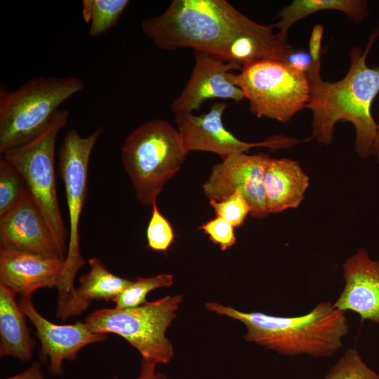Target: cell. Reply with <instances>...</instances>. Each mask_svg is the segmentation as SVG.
<instances>
[{"instance_id":"5b68a950","label":"cell","mask_w":379,"mask_h":379,"mask_svg":"<svg viewBox=\"0 0 379 379\" xmlns=\"http://www.w3.org/2000/svg\"><path fill=\"white\" fill-rule=\"evenodd\" d=\"M188 153L178 130L164 119L147 121L125 138L121 159L141 204L157 201Z\"/></svg>"},{"instance_id":"e0dca14e","label":"cell","mask_w":379,"mask_h":379,"mask_svg":"<svg viewBox=\"0 0 379 379\" xmlns=\"http://www.w3.org/2000/svg\"><path fill=\"white\" fill-rule=\"evenodd\" d=\"M310 178L293 160L270 159L264 175L269 214L297 208L304 199Z\"/></svg>"},{"instance_id":"9a60e30c","label":"cell","mask_w":379,"mask_h":379,"mask_svg":"<svg viewBox=\"0 0 379 379\" xmlns=\"http://www.w3.org/2000/svg\"><path fill=\"white\" fill-rule=\"evenodd\" d=\"M345 286L333 305L379 324V261L359 249L343 265Z\"/></svg>"},{"instance_id":"1f68e13d","label":"cell","mask_w":379,"mask_h":379,"mask_svg":"<svg viewBox=\"0 0 379 379\" xmlns=\"http://www.w3.org/2000/svg\"><path fill=\"white\" fill-rule=\"evenodd\" d=\"M371 155H373L379 164V125L378 126L377 133L373 143Z\"/></svg>"},{"instance_id":"7402d4cb","label":"cell","mask_w":379,"mask_h":379,"mask_svg":"<svg viewBox=\"0 0 379 379\" xmlns=\"http://www.w3.org/2000/svg\"><path fill=\"white\" fill-rule=\"evenodd\" d=\"M31 194L19 171L3 156L0 158V217Z\"/></svg>"},{"instance_id":"277c9868","label":"cell","mask_w":379,"mask_h":379,"mask_svg":"<svg viewBox=\"0 0 379 379\" xmlns=\"http://www.w3.org/2000/svg\"><path fill=\"white\" fill-rule=\"evenodd\" d=\"M84 88V81L75 77H34L13 91L1 84V154L41 134L59 107Z\"/></svg>"},{"instance_id":"83f0119b","label":"cell","mask_w":379,"mask_h":379,"mask_svg":"<svg viewBox=\"0 0 379 379\" xmlns=\"http://www.w3.org/2000/svg\"><path fill=\"white\" fill-rule=\"evenodd\" d=\"M287 64L295 70L307 74L313 64V60L309 53L294 50L288 56Z\"/></svg>"},{"instance_id":"52a82bcc","label":"cell","mask_w":379,"mask_h":379,"mask_svg":"<svg viewBox=\"0 0 379 379\" xmlns=\"http://www.w3.org/2000/svg\"><path fill=\"white\" fill-rule=\"evenodd\" d=\"M102 131L100 126L82 137L77 129H72L67 132L60 147L58 170L65 186L70 227L64 267L57 287V307L60 309L74 300V280L85 264L79 249V222L87 197L89 159Z\"/></svg>"},{"instance_id":"ffe728a7","label":"cell","mask_w":379,"mask_h":379,"mask_svg":"<svg viewBox=\"0 0 379 379\" xmlns=\"http://www.w3.org/2000/svg\"><path fill=\"white\" fill-rule=\"evenodd\" d=\"M368 4L365 0H294L281 9L277 15L280 20L272 25L287 34L295 22L324 10L341 11L351 20L361 22L369 15Z\"/></svg>"},{"instance_id":"cb8c5ba5","label":"cell","mask_w":379,"mask_h":379,"mask_svg":"<svg viewBox=\"0 0 379 379\" xmlns=\"http://www.w3.org/2000/svg\"><path fill=\"white\" fill-rule=\"evenodd\" d=\"M323 379H379L356 349H347Z\"/></svg>"},{"instance_id":"8fae6325","label":"cell","mask_w":379,"mask_h":379,"mask_svg":"<svg viewBox=\"0 0 379 379\" xmlns=\"http://www.w3.org/2000/svg\"><path fill=\"white\" fill-rule=\"evenodd\" d=\"M270 160L265 153L228 156L213 167L203 185L205 196L210 201H220L240 190L250 205V215L255 218L267 217L264 175Z\"/></svg>"},{"instance_id":"ac0fdd59","label":"cell","mask_w":379,"mask_h":379,"mask_svg":"<svg viewBox=\"0 0 379 379\" xmlns=\"http://www.w3.org/2000/svg\"><path fill=\"white\" fill-rule=\"evenodd\" d=\"M16 295L0 283V356L29 361L36 342L30 336Z\"/></svg>"},{"instance_id":"603a6c76","label":"cell","mask_w":379,"mask_h":379,"mask_svg":"<svg viewBox=\"0 0 379 379\" xmlns=\"http://www.w3.org/2000/svg\"><path fill=\"white\" fill-rule=\"evenodd\" d=\"M173 275L162 273L149 277H137L112 301L116 308L135 307L146 303L152 291L169 287L173 284Z\"/></svg>"},{"instance_id":"484cf974","label":"cell","mask_w":379,"mask_h":379,"mask_svg":"<svg viewBox=\"0 0 379 379\" xmlns=\"http://www.w3.org/2000/svg\"><path fill=\"white\" fill-rule=\"evenodd\" d=\"M216 216L229 222L234 227L242 225L248 215L251 213V207L240 190L235 191L225 199L216 201H210Z\"/></svg>"},{"instance_id":"6da1fadb","label":"cell","mask_w":379,"mask_h":379,"mask_svg":"<svg viewBox=\"0 0 379 379\" xmlns=\"http://www.w3.org/2000/svg\"><path fill=\"white\" fill-rule=\"evenodd\" d=\"M378 34L377 27L364 51L358 46L350 48V67L340 81L322 80L321 61L313 62L306 74L310 84L306 107L312 113V138L329 145L333 141L335 124L349 121L355 128V150L362 158L371 155L378 126L372 117L371 105L379 93V67H369L366 63L367 55Z\"/></svg>"},{"instance_id":"4dcf8cb0","label":"cell","mask_w":379,"mask_h":379,"mask_svg":"<svg viewBox=\"0 0 379 379\" xmlns=\"http://www.w3.org/2000/svg\"><path fill=\"white\" fill-rule=\"evenodd\" d=\"M4 379H46L41 371V364L34 361L26 370Z\"/></svg>"},{"instance_id":"3957f363","label":"cell","mask_w":379,"mask_h":379,"mask_svg":"<svg viewBox=\"0 0 379 379\" xmlns=\"http://www.w3.org/2000/svg\"><path fill=\"white\" fill-rule=\"evenodd\" d=\"M206 310L241 322L244 339L286 356H333L343 346L350 327L346 312L329 301L318 303L299 317H279L263 312H245L216 302L205 303Z\"/></svg>"},{"instance_id":"7a4b0ae2","label":"cell","mask_w":379,"mask_h":379,"mask_svg":"<svg viewBox=\"0 0 379 379\" xmlns=\"http://www.w3.org/2000/svg\"><path fill=\"white\" fill-rule=\"evenodd\" d=\"M141 27L159 48H191L227 62L241 39L274 29L251 20L225 0H173L161 14L143 20Z\"/></svg>"},{"instance_id":"9c48e42d","label":"cell","mask_w":379,"mask_h":379,"mask_svg":"<svg viewBox=\"0 0 379 379\" xmlns=\"http://www.w3.org/2000/svg\"><path fill=\"white\" fill-rule=\"evenodd\" d=\"M69 117L67 110H60L41 134L1 154L21 173L54 234L67 251V231L56 187L55 149L57 137L66 126Z\"/></svg>"},{"instance_id":"2e32d148","label":"cell","mask_w":379,"mask_h":379,"mask_svg":"<svg viewBox=\"0 0 379 379\" xmlns=\"http://www.w3.org/2000/svg\"><path fill=\"white\" fill-rule=\"evenodd\" d=\"M64 261L0 250V283L20 297H32L41 288L58 287Z\"/></svg>"},{"instance_id":"ba28073f","label":"cell","mask_w":379,"mask_h":379,"mask_svg":"<svg viewBox=\"0 0 379 379\" xmlns=\"http://www.w3.org/2000/svg\"><path fill=\"white\" fill-rule=\"evenodd\" d=\"M258 118L288 122L308 102L310 84L306 74L288 64L259 60L244 65L239 74L229 73Z\"/></svg>"},{"instance_id":"f546056e","label":"cell","mask_w":379,"mask_h":379,"mask_svg":"<svg viewBox=\"0 0 379 379\" xmlns=\"http://www.w3.org/2000/svg\"><path fill=\"white\" fill-rule=\"evenodd\" d=\"M157 364L142 359L140 365V371L135 379H168L167 376L157 370ZM112 379H119L114 376Z\"/></svg>"},{"instance_id":"5bb4252c","label":"cell","mask_w":379,"mask_h":379,"mask_svg":"<svg viewBox=\"0 0 379 379\" xmlns=\"http://www.w3.org/2000/svg\"><path fill=\"white\" fill-rule=\"evenodd\" d=\"M241 68L214 55L194 51V65L190 77L171 103V111L175 115L193 113L211 99H229L237 102L242 100L245 98L242 90L229 77L230 71Z\"/></svg>"},{"instance_id":"d4e9b609","label":"cell","mask_w":379,"mask_h":379,"mask_svg":"<svg viewBox=\"0 0 379 379\" xmlns=\"http://www.w3.org/2000/svg\"><path fill=\"white\" fill-rule=\"evenodd\" d=\"M152 208L146 231L147 247L154 251L166 252L174 241L175 233L168 220L159 211L157 201Z\"/></svg>"},{"instance_id":"4fadbf2b","label":"cell","mask_w":379,"mask_h":379,"mask_svg":"<svg viewBox=\"0 0 379 379\" xmlns=\"http://www.w3.org/2000/svg\"><path fill=\"white\" fill-rule=\"evenodd\" d=\"M18 303L35 328L41 359L48 358V371L55 376L62 375L63 362L76 359L85 346L107 340V334L92 331L84 321L64 325L50 321L36 310L32 297H20Z\"/></svg>"},{"instance_id":"4316f807","label":"cell","mask_w":379,"mask_h":379,"mask_svg":"<svg viewBox=\"0 0 379 379\" xmlns=\"http://www.w3.org/2000/svg\"><path fill=\"white\" fill-rule=\"evenodd\" d=\"M199 229L208 235L210 240L218 245L222 251L230 248L236 243L234 227L221 217L211 219L202 224Z\"/></svg>"},{"instance_id":"30bf717a","label":"cell","mask_w":379,"mask_h":379,"mask_svg":"<svg viewBox=\"0 0 379 379\" xmlns=\"http://www.w3.org/2000/svg\"><path fill=\"white\" fill-rule=\"evenodd\" d=\"M227 107L225 102H217L207 113L203 114L186 113L175 115L178 130L188 152H209L224 159L232 154L245 153L252 147H265L276 150L291 147L310 140H302L284 135H275L257 142L243 141L223 124L222 116Z\"/></svg>"},{"instance_id":"d6986e66","label":"cell","mask_w":379,"mask_h":379,"mask_svg":"<svg viewBox=\"0 0 379 379\" xmlns=\"http://www.w3.org/2000/svg\"><path fill=\"white\" fill-rule=\"evenodd\" d=\"M88 262L90 270L79 277V286L76 288L74 298L65 320L81 314L93 300L112 301L132 281L109 272L100 259L91 258Z\"/></svg>"},{"instance_id":"7c38bea8","label":"cell","mask_w":379,"mask_h":379,"mask_svg":"<svg viewBox=\"0 0 379 379\" xmlns=\"http://www.w3.org/2000/svg\"><path fill=\"white\" fill-rule=\"evenodd\" d=\"M0 250L62 261L67 253L32 194L0 217Z\"/></svg>"},{"instance_id":"f1b7e54d","label":"cell","mask_w":379,"mask_h":379,"mask_svg":"<svg viewBox=\"0 0 379 379\" xmlns=\"http://www.w3.org/2000/svg\"><path fill=\"white\" fill-rule=\"evenodd\" d=\"M323 33L324 27L321 24H317L312 28L309 40V53L313 62L321 61Z\"/></svg>"},{"instance_id":"8992f818","label":"cell","mask_w":379,"mask_h":379,"mask_svg":"<svg viewBox=\"0 0 379 379\" xmlns=\"http://www.w3.org/2000/svg\"><path fill=\"white\" fill-rule=\"evenodd\" d=\"M182 295H166L131 308H104L91 312L84 320L98 333H113L125 339L142 359L167 364L174 354L166 331L177 316Z\"/></svg>"},{"instance_id":"44dd1931","label":"cell","mask_w":379,"mask_h":379,"mask_svg":"<svg viewBox=\"0 0 379 379\" xmlns=\"http://www.w3.org/2000/svg\"><path fill=\"white\" fill-rule=\"evenodd\" d=\"M129 2L128 0H84L82 16L90 23L89 36H100L115 26Z\"/></svg>"}]
</instances>
